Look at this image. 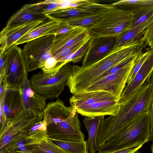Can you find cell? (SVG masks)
<instances>
[{"label":"cell","mask_w":153,"mask_h":153,"mask_svg":"<svg viewBox=\"0 0 153 153\" xmlns=\"http://www.w3.org/2000/svg\"><path fill=\"white\" fill-rule=\"evenodd\" d=\"M91 38V37L89 36L72 45L65 48L57 54L54 57L59 62L60 59L69 54L74 53L79 50Z\"/></svg>","instance_id":"obj_30"},{"label":"cell","mask_w":153,"mask_h":153,"mask_svg":"<svg viewBox=\"0 0 153 153\" xmlns=\"http://www.w3.org/2000/svg\"><path fill=\"white\" fill-rule=\"evenodd\" d=\"M136 61L116 73L97 79L82 92L104 91L112 94L117 100L119 102L128 76Z\"/></svg>","instance_id":"obj_8"},{"label":"cell","mask_w":153,"mask_h":153,"mask_svg":"<svg viewBox=\"0 0 153 153\" xmlns=\"http://www.w3.org/2000/svg\"><path fill=\"white\" fill-rule=\"evenodd\" d=\"M145 45L140 40L115 48L95 63L82 67L74 65V69L65 82L73 95L82 92L109 69L131 56Z\"/></svg>","instance_id":"obj_2"},{"label":"cell","mask_w":153,"mask_h":153,"mask_svg":"<svg viewBox=\"0 0 153 153\" xmlns=\"http://www.w3.org/2000/svg\"><path fill=\"white\" fill-rule=\"evenodd\" d=\"M61 22L48 18L26 33L15 44L18 45L27 43L35 39L48 35H55L56 28Z\"/></svg>","instance_id":"obj_21"},{"label":"cell","mask_w":153,"mask_h":153,"mask_svg":"<svg viewBox=\"0 0 153 153\" xmlns=\"http://www.w3.org/2000/svg\"><path fill=\"white\" fill-rule=\"evenodd\" d=\"M150 78L152 84L153 88V71L151 73ZM150 114L151 120V134L150 140L152 141L153 140V97Z\"/></svg>","instance_id":"obj_37"},{"label":"cell","mask_w":153,"mask_h":153,"mask_svg":"<svg viewBox=\"0 0 153 153\" xmlns=\"http://www.w3.org/2000/svg\"><path fill=\"white\" fill-rule=\"evenodd\" d=\"M47 125V129L49 131L56 132V137L53 138V140L80 142L85 141L78 114L74 108L68 118L59 123Z\"/></svg>","instance_id":"obj_10"},{"label":"cell","mask_w":153,"mask_h":153,"mask_svg":"<svg viewBox=\"0 0 153 153\" xmlns=\"http://www.w3.org/2000/svg\"><path fill=\"white\" fill-rule=\"evenodd\" d=\"M111 4H101L91 2L78 7L59 10L44 14L49 19L60 22L105 11L112 7Z\"/></svg>","instance_id":"obj_12"},{"label":"cell","mask_w":153,"mask_h":153,"mask_svg":"<svg viewBox=\"0 0 153 153\" xmlns=\"http://www.w3.org/2000/svg\"><path fill=\"white\" fill-rule=\"evenodd\" d=\"M153 71V48L134 77L123 91L119 100L122 104L129 98L150 76Z\"/></svg>","instance_id":"obj_17"},{"label":"cell","mask_w":153,"mask_h":153,"mask_svg":"<svg viewBox=\"0 0 153 153\" xmlns=\"http://www.w3.org/2000/svg\"><path fill=\"white\" fill-rule=\"evenodd\" d=\"M150 76L129 98L121 104L117 115L106 119L101 117L97 139L99 146H103L138 115L150 112L153 97Z\"/></svg>","instance_id":"obj_1"},{"label":"cell","mask_w":153,"mask_h":153,"mask_svg":"<svg viewBox=\"0 0 153 153\" xmlns=\"http://www.w3.org/2000/svg\"><path fill=\"white\" fill-rule=\"evenodd\" d=\"M7 51V88H23L28 71L22 50L14 44Z\"/></svg>","instance_id":"obj_7"},{"label":"cell","mask_w":153,"mask_h":153,"mask_svg":"<svg viewBox=\"0 0 153 153\" xmlns=\"http://www.w3.org/2000/svg\"><path fill=\"white\" fill-rule=\"evenodd\" d=\"M143 145L137 146L123 149L109 153H134L140 148Z\"/></svg>","instance_id":"obj_36"},{"label":"cell","mask_w":153,"mask_h":153,"mask_svg":"<svg viewBox=\"0 0 153 153\" xmlns=\"http://www.w3.org/2000/svg\"><path fill=\"white\" fill-rule=\"evenodd\" d=\"M90 41V40L74 53L67 55L59 62L71 61L75 63L79 62L85 55L89 46Z\"/></svg>","instance_id":"obj_29"},{"label":"cell","mask_w":153,"mask_h":153,"mask_svg":"<svg viewBox=\"0 0 153 153\" xmlns=\"http://www.w3.org/2000/svg\"><path fill=\"white\" fill-rule=\"evenodd\" d=\"M61 0H47L43 1L45 6L43 14L53 12L57 10Z\"/></svg>","instance_id":"obj_34"},{"label":"cell","mask_w":153,"mask_h":153,"mask_svg":"<svg viewBox=\"0 0 153 153\" xmlns=\"http://www.w3.org/2000/svg\"><path fill=\"white\" fill-rule=\"evenodd\" d=\"M43 114L25 109L19 114L1 126V133H7L2 137L3 140L9 143L16 133H30L32 127L43 120Z\"/></svg>","instance_id":"obj_9"},{"label":"cell","mask_w":153,"mask_h":153,"mask_svg":"<svg viewBox=\"0 0 153 153\" xmlns=\"http://www.w3.org/2000/svg\"><path fill=\"white\" fill-rule=\"evenodd\" d=\"M151 149L152 153H153V140L152 141V143L151 146Z\"/></svg>","instance_id":"obj_38"},{"label":"cell","mask_w":153,"mask_h":153,"mask_svg":"<svg viewBox=\"0 0 153 153\" xmlns=\"http://www.w3.org/2000/svg\"><path fill=\"white\" fill-rule=\"evenodd\" d=\"M23 88H7L3 104H0L1 125L19 114L25 109Z\"/></svg>","instance_id":"obj_11"},{"label":"cell","mask_w":153,"mask_h":153,"mask_svg":"<svg viewBox=\"0 0 153 153\" xmlns=\"http://www.w3.org/2000/svg\"><path fill=\"white\" fill-rule=\"evenodd\" d=\"M112 101H117L112 94L104 91L76 93L73 95L69 100L71 106L75 109L81 106L100 102Z\"/></svg>","instance_id":"obj_19"},{"label":"cell","mask_w":153,"mask_h":153,"mask_svg":"<svg viewBox=\"0 0 153 153\" xmlns=\"http://www.w3.org/2000/svg\"><path fill=\"white\" fill-rule=\"evenodd\" d=\"M152 49L143 51L139 56L128 76L126 83L128 84L134 77L151 53Z\"/></svg>","instance_id":"obj_31"},{"label":"cell","mask_w":153,"mask_h":153,"mask_svg":"<svg viewBox=\"0 0 153 153\" xmlns=\"http://www.w3.org/2000/svg\"><path fill=\"white\" fill-rule=\"evenodd\" d=\"M23 97L25 109H29L43 113L47 107L46 98L36 92L30 84L27 78L25 80Z\"/></svg>","instance_id":"obj_20"},{"label":"cell","mask_w":153,"mask_h":153,"mask_svg":"<svg viewBox=\"0 0 153 153\" xmlns=\"http://www.w3.org/2000/svg\"><path fill=\"white\" fill-rule=\"evenodd\" d=\"M134 14L132 11L113 6L105 12L98 22L88 29L89 35L91 38L117 37L129 29Z\"/></svg>","instance_id":"obj_4"},{"label":"cell","mask_w":153,"mask_h":153,"mask_svg":"<svg viewBox=\"0 0 153 153\" xmlns=\"http://www.w3.org/2000/svg\"><path fill=\"white\" fill-rule=\"evenodd\" d=\"M114 7L134 13L153 7V0H123L111 4Z\"/></svg>","instance_id":"obj_24"},{"label":"cell","mask_w":153,"mask_h":153,"mask_svg":"<svg viewBox=\"0 0 153 153\" xmlns=\"http://www.w3.org/2000/svg\"><path fill=\"white\" fill-rule=\"evenodd\" d=\"M68 62H58L53 56L48 59L39 68L41 69L44 74L52 75L57 73L62 66Z\"/></svg>","instance_id":"obj_27"},{"label":"cell","mask_w":153,"mask_h":153,"mask_svg":"<svg viewBox=\"0 0 153 153\" xmlns=\"http://www.w3.org/2000/svg\"><path fill=\"white\" fill-rule=\"evenodd\" d=\"M140 41L141 44L153 48V20L144 31Z\"/></svg>","instance_id":"obj_32"},{"label":"cell","mask_w":153,"mask_h":153,"mask_svg":"<svg viewBox=\"0 0 153 153\" xmlns=\"http://www.w3.org/2000/svg\"><path fill=\"white\" fill-rule=\"evenodd\" d=\"M150 113L141 114L107 142L97 153H109L143 145L150 140Z\"/></svg>","instance_id":"obj_3"},{"label":"cell","mask_w":153,"mask_h":153,"mask_svg":"<svg viewBox=\"0 0 153 153\" xmlns=\"http://www.w3.org/2000/svg\"><path fill=\"white\" fill-rule=\"evenodd\" d=\"M74 27L69 25L67 21L61 22L56 28L55 35L65 33Z\"/></svg>","instance_id":"obj_35"},{"label":"cell","mask_w":153,"mask_h":153,"mask_svg":"<svg viewBox=\"0 0 153 153\" xmlns=\"http://www.w3.org/2000/svg\"><path fill=\"white\" fill-rule=\"evenodd\" d=\"M116 38L106 37L91 38L88 50L82 62L85 67L97 62L114 48Z\"/></svg>","instance_id":"obj_13"},{"label":"cell","mask_w":153,"mask_h":153,"mask_svg":"<svg viewBox=\"0 0 153 153\" xmlns=\"http://www.w3.org/2000/svg\"><path fill=\"white\" fill-rule=\"evenodd\" d=\"M69 61L56 74L47 75L40 71L34 74L29 79L30 84L36 93L48 99H53L60 94L65 82L74 69V65Z\"/></svg>","instance_id":"obj_5"},{"label":"cell","mask_w":153,"mask_h":153,"mask_svg":"<svg viewBox=\"0 0 153 153\" xmlns=\"http://www.w3.org/2000/svg\"><path fill=\"white\" fill-rule=\"evenodd\" d=\"M139 153V152H135V153Z\"/></svg>","instance_id":"obj_39"},{"label":"cell","mask_w":153,"mask_h":153,"mask_svg":"<svg viewBox=\"0 0 153 153\" xmlns=\"http://www.w3.org/2000/svg\"><path fill=\"white\" fill-rule=\"evenodd\" d=\"M121 104L117 101H102L79 106L76 111L87 117L115 116L119 111Z\"/></svg>","instance_id":"obj_18"},{"label":"cell","mask_w":153,"mask_h":153,"mask_svg":"<svg viewBox=\"0 0 153 153\" xmlns=\"http://www.w3.org/2000/svg\"><path fill=\"white\" fill-rule=\"evenodd\" d=\"M54 140L56 142L57 145L68 153H88L86 141L80 142Z\"/></svg>","instance_id":"obj_26"},{"label":"cell","mask_w":153,"mask_h":153,"mask_svg":"<svg viewBox=\"0 0 153 153\" xmlns=\"http://www.w3.org/2000/svg\"><path fill=\"white\" fill-rule=\"evenodd\" d=\"M101 117H86L83 120L88 134V139L86 141L88 153H95L97 151V136Z\"/></svg>","instance_id":"obj_23"},{"label":"cell","mask_w":153,"mask_h":153,"mask_svg":"<svg viewBox=\"0 0 153 153\" xmlns=\"http://www.w3.org/2000/svg\"><path fill=\"white\" fill-rule=\"evenodd\" d=\"M153 15V7L148 8L134 13L128 29L132 28L147 20Z\"/></svg>","instance_id":"obj_28"},{"label":"cell","mask_w":153,"mask_h":153,"mask_svg":"<svg viewBox=\"0 0 153 153\" xmlns=\"http://www.w3.org/2000/svg\"><path fill=\"white\" fill-rule=\"evenodd\" d=\"M44 21L37 20L12 27H4L0 34V55L6 51L22 37Z\"/></svg>","instance_id":"obj_15"},{"label":"cell","mask_w":153,"mask_h":153,"mask_svg":"<svg viewBox=\"0 0 153 153\" xmlns=\"http://www.w3.org/2000/svg\"><path fill=\"white\" fill-rule=\"evenodd\" d=\"M55 35L50 34L27 43L22 50L28 72L39 68L53 56L51 49Z\"/></svg>","instance_id":"obj_6"},{"label":"cell","mask_w":153,"mask_h":153,"mask_svg":"<svg viewBox=\"0 0 153 153\" xmlns=\"http://www.w3.org/2000/svg\"><path fill=\"white\" fill-rule=\"evenodd\" d=\"M105 11L71 19L67 22L73 27H79L88 29L100 20Z\"/></svg>","instance_id":"obj_25"},{"label":"cell","mask_w":153,"mask_h":153,"mask_svg":"<svg viewBox=\"0 0 153 153\" xmlns=\"http://www.w3.org/2000/svg\"><path fill=\"white\" fill-rule=\"evenodd\" d=\"M153 20V15L139 25L125 31L116 38L115 48L122 46L130 42L140 39L143 33Z\"/></svg>","instance_id":"obj_22"},{"label":"cell","mask_w":153,"mask_h":153,"mask_svg":"<svg viewBox=\"0 0 153 153\" xmlns=\"http://www.w3.org/2000/svg\"><path fill=\"white\" fill-rule=\"evenodd\" d=\"M7 51L0 55V84L4 83L7 85Z\"/></svg>","instance_id":"obj_33"},{"label":"cell","mask_w":153,"mask_h":153,"mask_svg":"<svg viewBox=\"0 0 153 153\" xmlns=\"http://www.w3.org/2000/svg\"><path fill=\"white\" fill-rule=\"evenodd\" d=\"M45 6L43 1L25 5L10 17L6 27H12L37 20H46L48 18L43 14Z\"/></svg>","instance_id":"obj_14"},{"label":"cell","mask_w":153,"mask_h":153,"mask_svg":"<svg viewBox=\"0 0 153 153\" xmlns=\"http://www.w3.org/2000/svg\"><path fill=\"white\" fill-rule=\"evenodd\" d=\"M88 29L74 27L68 32L55 35L51 51L54 57L65 48L69 47L89 36Z\"/></svg>","instance_id":"obj_16"}]
</instances>
